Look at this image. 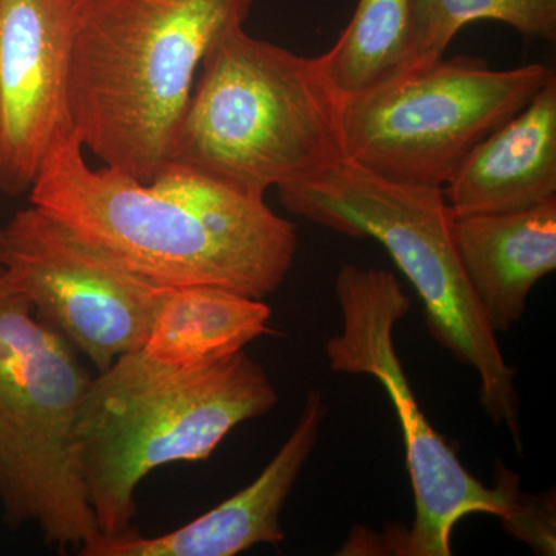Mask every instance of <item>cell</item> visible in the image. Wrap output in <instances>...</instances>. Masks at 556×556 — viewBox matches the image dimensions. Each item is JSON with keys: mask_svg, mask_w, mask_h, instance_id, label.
Instances as JSON below:
<instances>
[{"mask_svg": "<svg viewBox=\"0 0 556 556\" xmlns=\"http://www.w3.org/2000/svg\"><path fill=\"white\" fill-rule=\"evenodd\" d=\"M75 130L54 142L33 206L123 268L164 288L217 287L263 300L294 265L299 237L265 197L166 167L152 182L93 169Z\"/></svg>", "mask_w": 556, "mask_h": 556, "instance_id": "1", "label": "cell"}, {"mask_svg": "<svg viewBox=\"0 0 556 556\" xmlns=\"http://www.w3.org/2000/svg\"><path fill=\"white\" fill-rule=\"evenodd\" d=\"M254 0H87L73 42V130L104 166L152 182L169 163L208 49Z\"/></svg>", "mask_w": 556, "mask_h": 556, "instance_id": "2", "label": "cell"}, {"mask_svg": "<svg viewBox=\"0 0 556 556\" xmlns=\"http://www.w3.org/2000/svg\"><path fill=\"white\" fill-rule=\"evenodd\" d=\"M277 402L265 369L244 350L190 369L130 351L91 376L76 447L101 535L134 530L135 492L150 471L208 459L233 428L265 416Z\"/></svg>", "mask_w": 556, "mask_h": 556, "instance_id": "3", "label": "cell"}, {"mask_svg": "<svg viewBox=\"0 0 556 556\" xmlns=\"http://www.w3.org/2000/svg\"><path fill=\"white\" fill-rule=\"evenodd\" d=\"M340 112L317 58L233 28L201 62L166 167L265 197L346 160Z\"/></svg>", "mask_w": 556, "mask_h": 556, "instance_id": "4", "label": "cell"}, {"mask_svg": "<svg viewBox=\"0 0 556 556\" xmlns=\"http://www.w3.org/2000/svg\"><path fill=\"white\" fill-rule=\"evenodd\" d=\"M277 190L291 214L387 249L422 300L431 336L477 372L482 407L522 453L517 371L501 353L460 266L444 189L388 181L345 160Z\"/></svg>", "mask_w": 556, "mask_h": 556, "instance_id": "5", "label": "cell"}, {"mask_svg": "<svg viewBox=\"0 0 556 556\" xmlns=\"http://www.w3.org/2000/svg\"><path fill=\"white\" fill-rule=\"evenodd\" d=\"M0 266V508L47 546L78 551L101 535L80 477L76 424L91 376Z\"/></svg>", "mask_w": 556, "mask_h": 556, "instance_id": "6", "label": "cell"}, {"mask_svg": "<svg viewBox=\"0 0 556 556\" xmlns=\"http://www.w3.org/2000/svg\"><path fill=\"white\" fill-rule=\"evenodd\" d=\"M343 328L325 345L329 367L338 372L371 376L391 399L404 438L415 519L409 529L387 527L386 535L354 536L358 554L383 541L378 552L404 556H450L455 526L468 515H492L506 522L519 493L517 475L496 464V485L482 484L431 427L417 405L394 348L393 332L409 308L393 274L345 265L334 285Z\"/></svg>", "mask_w": 556, "mask_h": 556, "instance_id": "7", "label": "cell"}, {"mask_svg": "<svg viewBox=\"0 0 556 556\" xmlns=\"http://www.w3.org/2000/svg\"><path fill=\"white\" fill-rule=\"evenodd\" d=\"M556 76L546 64L493 70L456 56L342 97L348 161L388 181L444 189L479 142Z\"/></svg>", "mask_w": 556, "mask_h": 556, "instance_id": "8", "label": "cell"}, {"mask_svg": "<svg viewBox=\"0 0 556 556\" xmlns=\"http://www.w3.org/2000/svg\"><path fill=\"white\" fill-rule=\"evenodd\" d=\"M3 243L11 288L98 372L141 350L174 289L123 268L33 204L3 226Z\"/></svg>", "mask_w": 556, "mask_h": 556, "instance_id": "9", "label": "cell"}, {"mask_svg": "<svg viewBox=\"0 0 556 556\" xmlns=\"http://www.w3.org/2000/svg\"><path fill=\"white\" fill-rule=\"evenodd\" d=\"M87 0H0V192H30L73 131L68 79Z\"/></svg>", "mask_w": 556, "mask_h": 556, "instance_id": "10", "label": "cell"}, {"mask_svg": "<svg viewBox=\"0 0 556 556\" xmlns=\"http://www.w3.org/2000/svg\"><path fill=\"white\" fill-rule=\"evenodd\" d=\"M328 415L318 390H311L298 424L252 484L188 525L159 536L137 530L118 536L98 535L80 556H233L257 544L283 543L281 511L305 468Z\"/></svg>", "mask_w": 556, "mask_h": 556, "instance_id": "11", "label": "cell"}, {"mask_svg": "<svg viewBox=\"0 0 556 556\" xmlns=\"http://www.w3.org/2000/svg\"><path fill=\"white\" fill-rule=\"evenodd\" d=\"M444 193L457 218L556 199V76L471 150Z\"/></svg>", "mask_w": 556, "mask_h": 556, "instance_id": "12", "label": "cell"}, {"mask_svg": "<svg viewBox=\"0 0 556 556\" xmlns=\"http://www.w3.org/2000/svg\"><path fill=\"white\" fill-rule=\"evenodd\" d=\"M457 257L493 332L525 316L527 299L556 269V199L506 214L455 217Z\"/></svg>", "mask_w": 556, "mask_h": 556, "instance_id": "13", "label": "cell"}, {"mask_svg": "<svg viewBox=\"0 0 556 556\" xmlns=\"http://www.w3.org/2000/svg\"><path fill=\"white\" fill-rule=\"evenodd\" d=\"M270 317L263 300L230 289L174 288L156 309L141 351L166 367H207L265 336Z\"/></svg>", "mask_w": 556, "mask_h": 556, "instance_id": "14", "label": "cell"}, {"mask_svg": "<svg viewBox=\"0 0 556 556\" xmlns=\"http://www.w3.org/2000/svg\"><path fill=\"white\" fill-rule=\"evenodd\" d=\"M413 0H358L334 46L317 58L342 97L393 78L412 65Z\"/></svg>", "mask_w": 556, "mask_h": 556, "instance_id": "15", "label": "cell"}, {"mask_svg": "<svg viewBox=\"0 0 556 556\" xmlns=\"http://www.w3.org/2000/svg\"><path fill=\"white\" fill-rule=\"evenodd\" d=\"M477 21L503 22L525 38L554 42L556 0H413L409 68L442 60L457 33Z\"/></svg>", "mask_w": 556, "mask_h": 556, "instance_id": "16", "label": "cell"}, {"mask_svg": "<svg viewBox=\"0 0 556 556\" xmlns=\"http://www.w3.org/2000/svg\"><path fill=\"white\" fill-rule=\"evenodd\" d=\"M3 252H5V243H3V226L0 225V265L3 262Z\"/></svg>", "mask_w": 556, "mask_h": 556, "instance_id": "17", "label": "cell"}]
</instances>
